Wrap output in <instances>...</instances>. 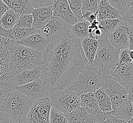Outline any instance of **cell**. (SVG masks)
<instances>
[{"mask_svg":"<svg viewBox=\"0 0 133 123\" xmlns=\"http://www.w3.org/2000/svg\"><path fill=\"white\" fill-rule=\"evenodd\" d=\"M81 41L71 33L50 41L42 56L41 75L50 92L67 88L88 64Z\"/></svg>","mask_w":133,"mask_h":123,"instance_id":"1","label":"cell"},{"mask_svg":"<svg viewBox=\"0 0 133 123\" xmlns=\"http://www.w3.org/2000/svg\"><path fill=\"white\" fill-rule=\"evenodd\" d=\"M42 54L14 40L8 53V72L14 77L25 70L34 69L41 65Z\"/></svg>","mask_w":133,"mask_h":123,"instance_id":"2","label":"cell"},{"mask_svg":"<svg viewBox=\"0 0 133 123\" xmlns=\"http://www.w3.org/2000/svg\"><path fill=\"white\" fill-rule=\"evenodd\" d=\"M33 102L16 89L8 92L0 103V111L17 123H24Z\"/></svg>","mask_w":133,"mask_h":123,"instance_id":"3","label":"cell"},{"mask_svg":"<svg viewBox=\"0 0 133 123\" xmlns=\"http://www.w3.org/2000/svg\"><path fill=\"white\" fill-rule=\"evenodd\" d=\"M98 41V47L92 66L103 75L111 76L117 67L120 50L113 46L106 37Z\"/></svg>","mask_w":133,"mask_h":123,"instance_id":"4","label":"cell"},{"mask_svg":"<svg viewBox=\"0 0 133 123\" xmlns=\"http://www.w3.org/2000/svg\"><path fill=\"white\" fill-rule=\"evenodd\" d=\"M103 75L88 63L67 88L79 95L94 93L102 87Z\"/></svg>","mask_w":133,"mask_h":123,"instance_id":"5","label":"cell"},{"mask_svg":"<svg viewBox=\"0 0 133 123\" xmlns=\"http://www.w3.org/2000/svg\"><path fill=\"white\" fill-rule=\"evenodd\" d=\"M49 99L52 107L65 115L80 107V95L67 88L61 91L51 92Z\"/></svg>","mask_w":133,"mask_h":123,"instance_id":"6","label":"cell"},{"mask_svg":"<svg viewBox=\"0 0 133 123\" xmlns=\"http://www.w3.org/2000/svg\"><path fill=\"white\" fill-rule=\"evenodd\" d=\"M103 76L101 88L109 97L112 110H115L128 100V91L110 76Z\"/></svg>","mask_w":133,"mask_h":123,"instance_id":"7","label":"cell"},{"mask_svg":"<svg viewBox=\"0 0 133 123\" xmlns=\"http://www.w3.org/2000/svg\"><path fill=\"white\" fill-rule=\"evenodd\" d=\"M72 28L60 18L53 16L50 22L42 29L38 30V33L50 41L58 40L69 33Z\"/></svg>","mask_w":133,"mask_h":123,"instance_id":"8","label":"cell"},{"mask_svg":"<svg viewBox=\"0 0 133 123\" xmlns=\"http://www.w3.org/2000/svg\"><path fill=\"white\" fill-rule=\"evenodd\" d=\"M52 107L49 98L33 102L24 123H50L49 115Z\"/></svg>","mask_w":133,"mask_h":123,"instance_id":"9","label":"cell"},{"mask_svg":"<svg viewBox=\"0 0 133 123\" xmlns=\"http://www.w3.org/2000/svg\"><path fill=\"white\" fill-rule=\"evenodd\" d=\"M16 89L21 92L32 102L49 98L50 97V92L41 78L23 85L17 87Z\"/></svg>","mask_w":133,"mask_h":123,"instance_id":"10","label":"cell"},{"mask_svg":"<svg viewBox=\"0 0 133 123\" xmlns=\"http://www.w3.org/2000/svg\"><path fill=\"white\" fill-rule=\"evenodd\" d=\"M108 115V113H103V115L91 114L79 107L65 115L69 123H96L105 120Z\"/></svg>","mask_w":133,"mask_h":123,"instance_id":"11","label":"cell"},{"mask_svg":"<svg viewBox=\"0 0 133 123\" xmlns=\"http://www.w3.org/2000/svg\"><path fill=\"white\" fill-rule=\"evenodd\" d=\"M129 25L123 21L109 34L108 39L115 47L121 50L129 47Z\"/></svg>","mask_w":133,"mask_h":123,"instance_id":"12","label":"cell"},{"mask_svg":"<svg viewBox=\"0 0 133 123\" xmlns=\"http://www.w3.org/2000/svg\"><path fill=\"white\" fill-rule=\"evenodd\" d=\"M110 76L128 91L133 86V61L115 70Z\"/></svg>","mask_w":133,"mask_h":123,"instance_id":"13","label":"cell"},{"mask_svg":"<svg viewBox=\"0 0 133 123\" xmlns=\"http://www.w3.org/2000/svg\"><path fill=\"white\" fill-rule=\"evenodd\" d=\"M53 7V16L60 18L70 25L73 26L78 22L66 0H55Z\"/></svg>","mask_w":133,"mask_h":123,"instance_id":"14","label":"cell"},{"mask_svg":"<svg viewBox=\"0 0 133 123\" xmlns=\"http://www.w3.org/2000/svg\"><path fill=\"white\" fill-rule=\"evenodd\" d=\"M53 6L48 8L34 9L31 14L33 16V30H38L48 24L53 18Z\"/></svg>","mask_w":133,"mask_h":123,"instance_id":"15","label":"cell"},{"mask_svg":"<svg viewBox=\"0 0 133 123\" xmlns=\"http://www.w3.org/2000/svg\"><path fill=\"white\" fill-rule=\"evenodd\" d=\"M18 42L21 45L42 53L45 51L49 43V41L39 33L31 35Z\"/></svg>","mask_w":133,"mask_h":123,"instance_id":"16","label":"cell"},{"mask_svg":"<svg viewBox=\"0 0 133 123\" xmlns=\"http://www.w3.org/2000/svg\"><path fill=\"white\" fill-rule=\"evenodd\" d=\"M98 2L97 20L98 22L106 19H117L122 18L119 12L113 7L107 1L98 0Z\"/></svg>","mask_w":133,"mask_h":123,"instance_id":"17","label":"cell"},{"mask_svg":"<svg viewBox=\"0 0 133 123\" xmlns=\"http://www.w3.org/2000/svg\"><path fill=\"white\" fill-rule=\"evenodd\" d=\"M41 66H39L34 69L25 70L14 76L17 87L23 85L41 78Z\"/></svg>","mask_w":133,"mask_h":123,"instance_id":"18","label":"cell"},{"mask_svg":"<svg viewBox=\"0 0 133 123\" xmlns=\"http://www.w3.org/2000/svg\"><path fill=\"white\" fill-rule=\"evenodd\" d=\"M80 107L91 114L103 115L104 112L100 110L93 93L83 94L80 95Z\"/></svg>","mask_w":133,"mask_h":123,"instance_id":"19","label":"cell"},{"mask_svg":"<svg viewBox=\"0 0 133 123\" xmlns=\"http://www.w3.org/2000/svg\"><path fill=\"white\" fill-rule=\"evenodd\" d=\"M9 9H12L19 15L30 14L34 9L28 0H3Z\"/></svg>","mask_w":133,"mask_h":123,"instance_id":"20","label":"cell"},{"mask_svg":"<svg viewBox=\"0 0 133 123\" xmlns=\"http://www.w3.org/2000/svg\"><path fill=\"white\" fill-rule=\"evenodd\" d=\"M83 53L88 63L92 65L98 47V41L90 37L85 38L81 41Z\"/></svg>","mask_w":133,"mask_h":123,"instance_id":"21","label":"cell"},{"mask_svg":"<svg viewBox=\"0 0 133 123\" xmlns=\"http://www.w3.org/2000/svg\"><path fill=\"white\" fill-rule=\"evenodd\" d=\"M14 39L0 37V71H8V55Z\"/></svg>","mask_w":133,"mask_h":123,"instance_id":"22","label":"cell"},{"mask_svg":"<svg viewBox=\"0 0 133 123\" xmlns=\"http://www.w3.org/2000/svg\"><path fill=\"white\" fill-rule=\"evenodd\" d=\"M109 113L115 118L128 122L133 117V104L128 99L117 109Z\"/></svg>","mask_w":133,"mask_h":123,"instance_id":"23","label":"cell"},{"mask_svg":"<svg viewBox=\"0 0 133 123\" xmlns=\"http://www.w3.org/2000/svg\"><path fill=\"white\" fill-rule=\"evenodd\" d=\"M90 24L89 22L82 18L79 20L76 24L72 26L70 33L77 39L82 41L85 38L89 37L88 30Z\"/></svg>","mask_w":133,"mask_h":123,"instance_id":"24","label":"cell"},{"mask_svg":"<svg viewBox=\"0 0 133 123\" xmlns=\"http://www.w3.org/2000/svg\"><path fill=\"white\" fill-rule=\"evenodd\" d=\"M98 107L102 112L109 113L112 111L111 103L109 97L102 88H98L94 93Z\"/></svg>","mask_w":133,"mask_h":123,"instance_id":"25","label":"cell"},{"mask_svg":"<svg viewBox=\"0 0 133 123\" xmlns=\"http://www.w3.org/2000/svg\"><path fill=\"white\" fill-rule=\"evenodd\" d=\"M19 15L12 9H9L3 15L0 20L2 26L7 30H11L17 24L19 20Z\"/></svg>","mask_w":133,"mask_h":123,"instance_id":"26","label":"cell"},{"mask_svg":"<svg viewBox=\"0 0 133 123\" xmlns=\"http://www.w3.org/2000/svg\"><path fill=\"white\" fill-rule=\"evenodd\" d=\"M17 87L14 77L8 71H0V88L8 92Z\"/></svg>","mask_w":133,"mask_h":123,"instance_id":"27","label":"cell"},{"mask_svg":"<svg viewBox=\"0 0 133 123\" xmlns=\"http://www.w3.org/2000/svg\"><path fill=\"white\" fill-rule=\"evenodd\" d=\"M122 22V19H106L99 22L98 28L101 30L103 37H106L114 30Z\"/></svg>","mask_w":133,"mask_h":123,"instance_id":"28","label":"cell"},{"mask_svg":"<svg viewBox=\"0 0 133 123\" xmlns=\"http://www.w3.org/2000/svg\"><path fill=\"white\" fill-rule=\"evenodd\" d=\"M12 32L14 40L21 41L31 35L38 33V30H35L31 28L28 29L14 27L12 30Z\"/></svg>","mask_w":133,"mask_h":123,"instance_id":"29","label":"cell"},{"mask_svg":"<svg viewBox=\"0 0 133 123\" xmlns=\"http://www.w3.org/2000/svg\"><path fill=\"white\" fill-rule=\"evenodd\" d=\"M107 1L113 7L117 9L119 12L122 18L130 8L133 3V1L109 0Z\"/></svg>","mask_w":133,"mask_h":123,"instance_id":"30","label":"cell"},{"mask_svg":"<svg viewBox=\"0 0 133 123\" xmlns=\"http://www.w3.org/2000/svg\"><path fill=\"white\" fill-rule=\"evenodd\" d=\"M50 123H69L65 114L52 107L49 115Z\"/></svg>","mask_w":133,"mask_h":123,"instance_id":"31","label":"cell"},{"mask_svg":"<svg viewBox=\"0 0 133 123\" xmlns=\"http://www.w3.org/2000/svg\"><path fill=\"white\" fill-rule=\"evenodd\" d=\"M33 22V16L31 14L21 15L17 24L14 27L31 29L32 28Z\"/></svg>","mask_w":133,"mask_h":123,"instance_id":"32","label":"cell"},{"mask_svg":"<svg viewBox=\"0 0 133 123\" xmlns=\"http://www.w3.org/2000/svg\"><path fill=\"white\" fill-rule=\"evenodd\" d=\"M90 11L96 13L98 11V2L97 0H82V13Z\"/></svg>","mask_w":133,"mask_h":123,"instance_id":"33","label":"cell"},{"mask_svg":"<svg viewBox=\"0 0 133 123\" xmlns=\"http://www.w3.org/2000/svg\"><path fill=\"white\" fill-rule=\"evenodd\" d=\"M70 8L74 13L78 20L82 19V0H69L67 1Z\"/></svg>","mask_w":133,"mask_h":123,"instance_id":"34","label":"cell"},{"mask_svg":"<svg viewBox=\"0 0 133 123\" xmlns=\"http://www.w3.org/2000/svg\"><path fill=\"white\" fill-rule=\"evenodd\" d=\"M129 51L130 50L128 48L120 50L118 62L116 69H118L119 67L125 64L130 63L133 61L129 56Z\"/></svg>","mask_w":133,"mask_h":123,"instance_id":"35","label":"cell"},{"mask_svg":"<svg viewBox=\"0 0 133 123\" xmlns=\"http://www.w3.org/2000/svg\"><path fill=\"white\" fill-rule=\"evenodd\" d=\"M34 9L48 8L53 5V0H29Z\"/></svg>","mask_w":133,"mask_h":123,"instance_id":"36","label":"cell"},{"mask_svg":"<svg viewBox=\"0 0 133 123\" xmlns=\"http://www.w3.org/2000/svg\"><path fill=\"white\" fill-rule=\"evenodd\" d=\"M123 20L133 27V1L132 5L122 18Z\"/></svg>","mask_w":133,"mask_h":123,"instance_id":"37","label":"cell"},{"mask_svg":"<svg viewBox=\"0 0 133 123\" xmlns=\"http://www.w3.org/2000/svg\"><path fill=\"white\" fill-rule=\"evenodd\" d=\"M98 14V12L96 13H93L90 11H86L82 14V18L91 24L95 20L97 19Z\"/></svg>","mask_w":133,"mask_h":123,"instance_id":"38","label":"cell"},{"mask_svg":"<svg viewBox=\"0 0 133 123\" xmlns=\"http://www.w3.org/2000/svg\"><path fill=\"white\" fill-rule=\"evenodd\" d=\"M0 37L8 38L14 40V36L12 35V30H7L3 29L2 26L1 22H0Z\"/></svg>","mask_w":133,"mask_h":123,"instance_id":"39","label":"cell"},{"mask_svg":"<svg viewBox=\"0 0 133 123\" xmlns=\"http://www.w3.org/2000/svg\"><path fill=\"white\" fill-rule=\"evenodd\" d=\"M0 123H19L12 120L6 114L0 111Z\"/></svg>","mask_w":133,"mask_h":123,"instance_id":"40","label":"cell"},{"mask_svg":"<svg viewBox=\"0 0 133 123\" xmlns=\"http://www.w3.org/2000/svg\"><path fill=\"white\" fill-rule=\"evenodd\" d=\"M108 114L109 115L108 118L106 119L108 123H128V122H127L125 121L115 118L114 117L110 115L109 113Z\"/></svg>","mask_w":133,"mask_h":123,"instance_id":"41","label":"cell"},{"mask_svg":"<svg viewBox=\"0 0 133 123\" xmlns=\"http://www.w3.org/2000/svg\"><path fill=\"white\" fill-rule=\"evenodd\" d=\"M9 9V8L3 2V1L0 0V20L2 18L3 15Z\"/></svg>","mask_w":133,"mask_h":123,"instance_id":"42","label":"cell"},{"mask_svg":"<svg viewBox=\"0 0 133 123\" xmlns=\"http://www.w3.org/2000/svg\"><path fill=\"white\" fill-rule=\"evenodd\" d=\"M130 50H133V27H129V47Z\"/></svg>","mask_w":133,"mask_h":123,"instance_id":"43","label":"cell"},{"mask_svg":"<svg viewBox=\"0 0 133 123\" xmlns=\"http://www.w3.org/2000/svg\"><path fill=\"white\" fill-rule=\"evenodd\" d=\"M128 91V99L133 104V86Z\"/></svg>","mask_w":133,"mask_h":123,"instance_id":"44","label":"cell"},{"mask_svg":"<svg viewBox=\"0 0 133 123\" xmlns=\"http://www.w3.org/2000/svg\"><path fill=\"white\" fill-rule=\"evenodd\" d=\"M7 93L8 92H7L6 91L0 88V103L3 101V99L4 98Z\"/></svg>","mask_w":133,"mask_h":123,"instance_id":"45","label":"cell"},{"mask_svg":"<svg viewBox=\"0 0 133 123\" xmlns=\"http://www.w3.org/2000/svg\"><path fill=\"white\" fill-rule=\"evenodd\" d=\"M129 56L131 60L133 61V50H130L129 51Z\"/></svg>","mask_w":133,"mask_h":123,"instance_id":"46","label":"cell"},{"mask_svg":"<svg viewBox=\"0 0 133 123\" xmlns=\"http://www.w3.org/2000/svg\"><path fill=\"white\" fill-rule=\"evenodd\" d=\"M128 123H133V117L130 119V120L129 121Z\"/></svg>","mask_w":133,"mask_h":123,"instance_id":"47","label":"cell"},{"mask_svg":"<svg viewBox=\"0 0 133 123\" xmlns=\"http://www.w3.org/2000/svg\"><path fill=\"white\" fill-rule=\"evenodd\" d=\"M96 123H108V122H107V121L105 120L103 121H102V122H100Z\"/></svg>","mask_w":133,"mask_h":123,"instance_id":"48","label":"cell"}]
</instances>
